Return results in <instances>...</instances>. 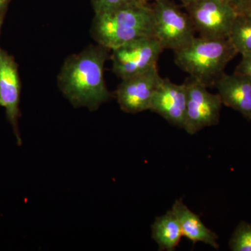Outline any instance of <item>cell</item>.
Instances as JSON below:
<instances>
[{
	"label": "cell",
	"mask_w": 251,
	"mask_h": 251,
	"mask_svg": "<svg viewBox=\"0 0 251 251\" xmlns=\"http://www.w3.org/2000/svg\"><path fill=\"white\" fill-rule=\"evenodd\" d=\"M224 1L232 6L237 14H240L243 10L245 9L246 6L251 2V0H224Z\"/></svg>",
	"instance_id": "ac0fdd59"
},
{
	"label": "cell",
	"mask_w": 251,
	"mask_h": 251,
	"mask_svg": "<svg viewBox=\"0 0 251 251\" xmlns=\"http://www.w3.org/2000/svg\"><path fill=\"white\" fill-rule=\"evenodd\" d=\"M133 0H92L95 14L120 7Z\"/></svg>",
	"instance_id": "2e32d148"
},
{
	"label": "cell",
	"mask_w": 251,
	"mask_h": 251,
	"mask_svg": "<svg viewBox=\"0 0 251 251\" xmlns=\"http://www.w3.org/2000/svg\"><path fill=\"white\" fill-rule=\"evenodd\" d=\"M151 237L158 244L159 251H175L183 236L179 221L172 209L156 218L151 226Z\"/></svg>",
	"instance_id": "4fadbf2b"
},
{
	"label": "cell",
	"mask_w": 251,
	"mask_h": 251,
	"mask_svg": "<svg viewBox=\"0 0 251 251\" xmlns=\"http://www.w3.org/2000/svg\"><path fill=\"white\" fill-rule=\"evenodd\" d=\"M198 0H181L184 6H187V5L191 4V3L196 2Z\"/></svg>",
	"instance_id": "ffe728a7"
},
{
	"label": "cell",
	"mask_w": 251,
	"mask_h": 251,
	"mask_svg": "<svg viewBox=\"0 0 251 251\" xmlns=\"http://www.w3.org/2000/svg\"><path fill=\"white\" fill-rule=\"evenodd\" d=\"M227 39L238 54H251V16L237 14Z\"/></svg>",
	"instance_id": "5bb4252c"
},
{
	"label": "cell",
	"mask_w": 251,
	"mask_h": 251,
	"mask_svg": "<svg viewBox=\"0 0 251 251\" xmlns=\"http://www.w3.org/2000/svg\"><path fill=\"white\" fill-rule=\"evenodd\" d=\"M138 1H143V2L148 3V1H150V0H138ZM153 1H158V0H153Z\"/></svg>",
	"instance_id": "7402d4cb"
},
{
	"label": "cell",
	"mask_w": 251,
	"mask_h": 251,
	"mask_svg": "<svg viewBox=\"0 0 251 251\" xmlns=\"http://www.w3.org/2000/svg\"><path fill=\"white\" fill-rule=\"evenodd\" d=\"M187 90L185 84L177 85L161 78L151 99L150 110L158 114L172 125L184 128Z\"/></svg>",
	"instance_id": "9c48e42d"
},
{
	"label": "cell",
	"mask_w": 251,
	"mask_h": 251,
	"mask_svg": "<svg viewBox=\"0 0 251 251\" xmlns=\"http://www.w3.org/2000/svg\"><path fill=\"white\" fill-rule=\"evenodd\" d=\"M223 104L233 109L251 120V80L244 75L234 73H224L214 85Z\"/></svg>",
	"instance_id": "8fae6325"
},
{
	"label": "cell",
	"mask_w": 251,
	"mask_h": 251,
	"mask_svg": "<svg viewBox=\"0 0 251 251\" xmlns=\"http://www.w3.org/2000/svg\"><path fill=\"white\" fill-rule=\"evenodd\" d=\"M20 94L21 85L16 64L0 49V106L6 110V117L14 128L18 145H22L18 128Z\"/></svg>",
	"instance_id": "30bf717a"
},
{
	"label": "cell",
	"mask_w": 251,
	"mask_h": 251,
	"mask_svg": "<svg viewBox=\"0 0 251 251\" xmlns=\"http://www.w3.org/2000/svg\"><path fill=\"white\" fill-rule=\"evenodd\" d=\"M232 251H251V224L241 221L229 241Z\"/></svg>",
	"instance_id": "9a60e30c"
},
{
	"label": "cell",
	"mask_w": 251,
	"mask_h": 251,
	"mask_svg": "<svg viewBox=\"0 0 251 251\" xmlns=\"http://www.w3.org/2000/svg\"><path fill=\"white\" fill-rule=\"evenodd\" d=\"M161 78L156 65L145 72L123 79L115 92L122 110L130 114L150 110L153 93Z\"/></svg>",
	"instance_id": "ba28073f"
},
{
	"label": "cell",
	"mask_w": 251,
	"mask_h": 251,
	"mask_svg": "<svg viewBox=\"0 0 251 251\" xmlns=\"http://www.w3.org/2000/svg\"><path fill=\"white\" fill-rule=\"evenodd\" d=\"M172 210L177 218L183 236L193 244L202 242L216 249H219L217 234L203 224L201 218L193 213L183 202L178 199L173 204Z\"/></svg>",
	"instance_id": "7c38bea8"
},
{
	"label": "cell",
	"mask_w": 251,
	"mask_h": 251,
	"mask_svg": "<svg viewBox=\"0 0 251 251\" xmlns=\"http://www.w3.org/2000/svg\"><path fill=\"white\" fill-rule=\"evenodd\" d=\"M163 46L155 36L140 38L112 50V72L122 80L157 65Z\"/></svg>",
	"instance_id": "8992f818"
},
{
	"label": "cell",
	"mask_w": 251,
	"mask_h": 251,
	"mask_svg": "<svg viewBox=\"0 0 251 251\" xmlns=\"http://www.w3.org/2000/svg\"><path fill=\"white\" fill-rule=\"evenodd\" d=\"M108 50L99 44L90 46L63 64L57 77L59 88L75 108L94 111L111 98L103 77Z\"/></svg>",
	"instance_id": "6da1fadb"
},
{
	"label": "cell",
	"mask_w": 251,
	"mask_h": 251,
	"mask_svg": "<svg viewBox=\"0 0 251 251\" xmlns=\"http://www.w3.org/2000/svg\"><path fill=\"white\" fill-rule=\"evenodd\" d=\"M245 14L248 15V16H251V1L247 5V6H246L245 9L243 10L240 14Z\"/></svg>",
	"instance_id": "d6986e66"
},
{
	"label": "cell",
	"mask_w": 251,
	"mask_h": 251,
	"mask_svg": "<svg viewBox=\"0 0 251 251\" xmlns=\"http://www.w3.org/2000/svg\"><path fill=\"white\" fill-rule=\"evenodd\" d=\"M187 90L184 129L194 135L206 127L219 124L223 103L219 94H212L207 87L192 77L185 82Z\"/></svg>",
	"instance_id": "52a82bcc"
},
{
	"label": "cell",
	"mask_w": 251,
	"mask_h": 251,
	"mask_svg": "<svg viewBox=\"0 0 251 251\" xmlns=\"http://www.w3.org/2000/svg\"><path fill=\"white\" fill-rule=\"evenodd\" d=\"M242 56V60L234 73L244 75L251 80V54H243Z\"/></svg>",
	"instance_id": "e0dca14e"
},
{
	"label": "cell",
	"mask_w": 251,
	"mask_h": 251,
	"mask_svg": "<svg viewBox=\"0 0 251 251\" xmlns=\"http://www.w3.org/2000/svg\"><path fill=\"white\" fill-rule=\"evenodd\" d=\"M6 0H0V9L4 6L5 2H6Z\"/></svg>",
	"instance_id": "44dd1931"
},
{
	"label": "cell",
	"mask_w": 251,
	"mask_h": 251,
	"mask_svg": "<svg viewBox=\"0 0 251 251\" xmlns=\"http://www.w3.org/2000/svg\"><path fill=\"white\" fill-rule=\"evenodd\" d=\"M90 33L99 45L111 50L135 39L154 36L152 6L133 0L116 9L95 14Z\"/></svg>",
	"instance_id": "7a4b0ae2"
},
{
	"label": "cell",
	"mask_w": 251,
	"mask_h": 251,
	"mask_svg": "<svg viewBox=\"0 0 251 251\" xmlns=\"http://www.w3.org/2000/svg\"><path fill=\"white\" fill-rule=\"evenodd\" d=\"M154 36L164 49L179 50L193 40L194 27L187 14L171 0H158L152 6Z\"/></svg>",
	"instance_id": "277c9868"
},
{
	"label": "cell",
	"mask_w": 251,
	"mask_h": 251,
	"mask_svg": "<svg viewBox=\"0 0 251 251\" xmlns=\"http://www.w3.org/2000/svg\"><path fill=\"white\" fill-rule=\"evenodd\" d=\"M184 7L195 30L205 39H227L237 16L224 0H198Z\"/></svg>",
	"instance_id": "5b68a950"
},
{
	"label": "cell",
	"mask_w": 251,
	"mask_h": 251,
	"mask_svg": "<svg viewBox=\"0 0 251 251\" xmlns=\"http://www.w3.org/2000/svg\"><path fill=\"white\" fill-rule=\"evenodd\" d=\"M237 54L228 39L196 36L186 47L175 51V62L191 77L208 87L215 85Z\"/></svg>",
	"instance_id": "3957f363"
}]
</instances>
